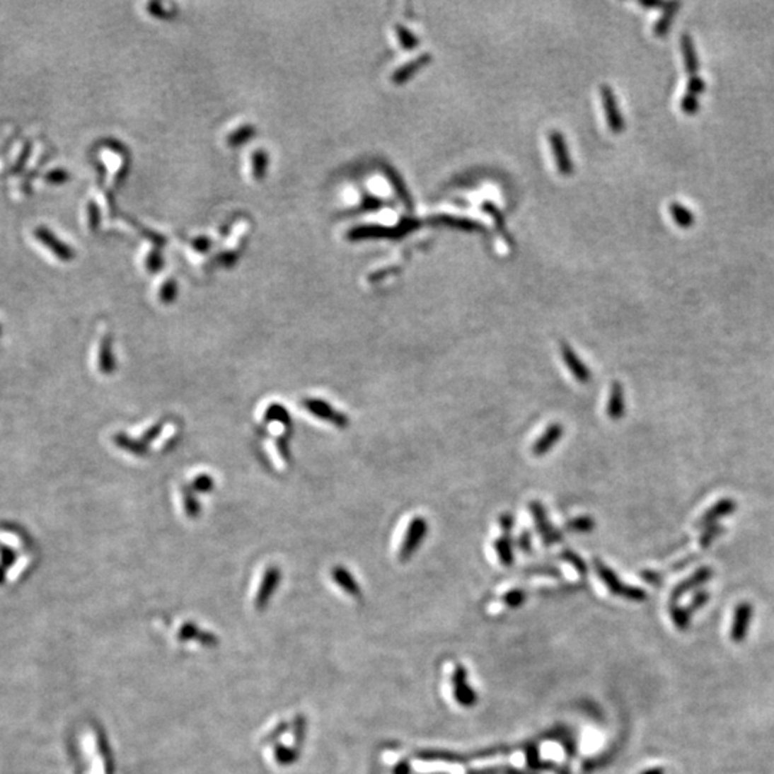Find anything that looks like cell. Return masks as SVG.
I'll return each instance as SVG.
<instances>
[{
    "mask_svg": "<svg viewBox=\"0 0 774 774\" xmlns=\"http://www.w3.org/2000/svg\"><path fill=\"white\" fill-rule=\"evenodd\" d=\"M429 62H430V54L424 53V54H422L420 58H417V59H415V61H412V62L403 65L398 72L393 74V76H392L393 83H396V85L405 83L409 78H412L420 68H423V67L427 65Z\"/></svg>",
    "mask_w": 774,
    "mask_h": 774,
    "instance_id": "16",
    "label": "cell"
},
{
    "mask_svg": "<svg viewBox=\"0 0 774 774\" xmlns=\"http://www.w3.org/2000/svg\"><path fill=\"white\" fill-rule=\"evenodd\" d=\"M567 562H570L572 567L577 568V571H579L581 574H585L587 572V565L585 562L582 561V558L579 555H577L575 552L572 550H564L562 555H561Z\"/></svg>",
    "mask_w": 774,
    "mask_h": 774,
    "instance_id": "29",
    "label": "cell"
},
{
    "mask_svg": "<svg viewBox=\"0 0 774 774\" xmlns=\"http://www.w3.org/2000/svg\"><path fill=\"white\" fill-rule=\"evenodd\" d=\"M333 578L350 595H354V596L360 595V588H359L357 582L354 581V578L345 568H335Z\"/></svg>",
    "mask_w": 774,
    "mask_h": 774,
    "instance_id": "21",
    "label": "cell"
},
{
    "mask_svg": "<svg viewBox=\"0 0 774 774\" xmlns=\"http://www.w3.org/2000/svg\"><path fill=\"white\" fill-rule=\"evenodd\" d=\"M751 613H753V610H751V606L749 603H741V605L737 606L736 621H734V625H733V637L736 640L743 638V635L746 633V628L749 625Z\"/></svg>",
    "mask_w": 774,
    "mask_h": 774,
    "instance_id": "20",
    "label": "cell"
},
{
    "mask_svg": "<svg viewBox=\"0 0 774 774\" xmlns=\"http://www.w3.org/2000/svg\"><path fill=\"white\" fill-rule=\"evenodd\" d=\"M396 32H398V37H399V42L402 43L403 49L412 50V49H415V47L417 46L419 40H417V37H416L409 29H406V28H403V26H398V28H396Z\"/></svg>",
    "mask_w": 774,
    "mask_h": 774,
    "instance_id": "27",
    "label": "cell"
},
{
    "mask_svg": "<svg viewBox=\"0 0 774 774\" xmlns=\"http://www.w3.org/2000/svg\"><path fill=\"white\" fill-rule=\"evenodd\" d=\"M426 533H427V521L423 516H415L408 526L403 543L400 546L399 558L402 562H406L413 557V554L422 545L423 539L426 538Z\"/></svg>",
    "mask_w": 774,
    "mask_h": 774,
    "instance_id": "2",
    "label": "cell"
},
{
    "mask_svg": "<svg viewBox=\"0 0 774 774\" xmlns=\"http://www.w3.org/2000/svg\"><path fill=\"white\" fill-rule=\"evenodd\" d=\"M549 142H550L552 152H554V156H555L558 171L562 175H571L574 171V165H572L571 155L567 148L564 135L558 131H552L549 134Z\"/></svg>",
    "mask_w": 774,
    "mask_h": 774,
    "instance_id": "7",
    "label": "cell"
},
{
    "mask_svg": "<svg viewBox=\"0 0 774 774\" xmlns=\"http://www.w3.org/2000/svg\"><path fill=\"white\" fill-rule=\"evenodd\" d=\"M642 6L645 8H659V6H664L662 4H658V2H641Z\"/></svg>",
    "mask_w": 774,
    "mask_h": 774,
    "instance_id": "39",
    "label": "cell"
},
{
    "mask_svg": "<svg viewBox=\"0 0 774 774\" xmlns=\"http://www.w3.org/2000/svg\"><path fill=\"white\" fill-rule=\"evenodd\" d=\"M625 393L624 387L620 381H613L610 389V398H608L606 415L613 420H620L625 415Z\"/></svg>",
    "mask_w": 774,
    "mask_h": 774,
    "instance_id": "10",
    "label": "cell"
},
{
    "mask_svg": "<svg viewBox=\"0 0 774 774\" xmlns=\"http://www.w3.org/2000/svg\"><path fill=\"white\" fill-rule=\"evenodd\" d=\"M279 579H280V572L277 570H270L267 571L264 579H262V585L260 588V591L257 592V596H255V610L257 611H262L268 599L271 598L275 587H277L279 584Z\"/></svg>",
    "mask_w": 774,
    "mask_h": 774,
    "instance_id": "11",
    "label": "cell"
},
{
    "mask_svg": "<svg viewBox=\"0 0 774 774\" xmlns=\"http://www.w3.org/2000/svg\"><path fill=\"white\" fill-rule=\"evenodd\" d=\"M723 532H724V528L720 524H715V525H711V526H707L705 529H703V533L700 536L701 548H708Z\"/></svg>",
    "mask_w": 774,
    "mask_h": 774,
    "instance_id": "26",
    "label": "cell"
},
{
    "mask_svg": "<svg viewBox=\"0 0 774 774\" xmlns=\"http://www.w3.org/2000/svg\"><path fill=\"white\" fill-rule=\"evenodd\" d=\"M680 6L681 5L678 2H671V4L664 5V12H662V15L659 16V19L657 21V23L654 26V33L658 37H662V36H666L669 33Z\"/></svg>",
    "mask_w": 774,
    "mask_h": 774,
    "instance_id": "15",
    "label": "cell"
},
{
    "mask_svg": "<svg viewBox=\"0 0 774 774\" xmlns=\"http://www.w3.org/2000/svg\"><path fill=\"white\" fill-rule=\"evenodd\" d=\"M387 177H389V180H391L393 188L396 190V192H398V195H399V198H400V200L408 205V208L410 209V208H412V200H410L409 191L406 190V187H405L403 181L400 180V177H399L395 171H392V170L387 171Z\"/></svg>",
    "mask_w": 774,
    "mask_h": 774,
    "instance_id": "25",
    "label": "cell"
},
{
    "mask_svg": "<svg viewBox=\"0 0 774 774\" xmlns=\"http://www.w3.org/2000/svg\"><path fill=\"white\" fill-rule=\"evenodd\" d=\"M177 637L181 640V641H190V640H197V641H201L200 644L205 645V647H215L218 645V638L211 634V633H207V631H202V630H198L194 624H184Z\"/></svg>",
    "mask_w": 774,
    "mask_h": 774,
    "instance_id": "13",
    "label": "cell"
},
{
    "mask_svg": "<svg viewBox=\"0 0 774 774\" xmlns=\"http://www.w3.org/2000/svg\"><path fill=\"white\" fill-rule=\"evenodd\" d=\"M434 221L440 224H446L451 227H456L463 231H479L480 226L472 219L468 218H459V216H437Z\"/></svg>",
    "mask_w": 774,
    "mask_h": 774,
    "instance_id": "22",
    "label": "cell"
},
{
    "mask_svg": "<svg viewBox=\"0 0 774 774\" xmlns=\"http://www.w3.org/2000/svg\"><path fill=\"white\" fill-rule=\"evenodd\" d=\"M525 601V592L521 591V589H515V591H511L505 595V602L511 606H516L519 603H522Z\"/></svg>",
    "mask_w": 774,
    "mask_h": 774,
    "instance_id": "33",
    "label": "cell"
},
{
    "mask_svg": "<svg viewBox=\"0 0 774 774\" xmlns=\"http://www.w3.org/2000/svg\"><path fill=\"white\" fill-rule=\"evenodd\" d=\"M669 209H670V214H671L673 219L676 221V224L680 226L681 229H690V227L694 226L695 215L686 205H683L680 202H671Z\"/></svg>",
    "mask_w": 774,
    "mask_h": 774,
    "instance_id": "19",
    "label": "cell"
},
{
    "mask_svg": "<svg viewBox=\"0 0 774 774\" xmlns=\"http://www.w3.org/2000/svg\"><path fill=\"white\" fill-rule=\"evenodd\" d=\"M707 599H708V594H707V592H700V594H698L697 596H694L693 605H694V606L697 608V606H700V605L705 603V602H707Z\"/></svg>",
    "mask_w": 774,
    "mask_h": 774,
    "instance_id": "38",
    "label": "cell"
},
{
    "mask_svg": "<svg viewBox=\"0 0 774 774\" xmlns=\"http://www.w3.org/2000/svg\"><path fill=\"white\" fill-rule=\"evenodd\" d=\"M67 178H68V174H67V171H62V170L52 171V173L47 175V180L52 181V183H54V184H61V183H64Z\"/></svg>",
    "mask_w": 774,
    "mask_h": 774,
    "instance_id": "37",
    "label": "cell"
},
{
    "mask_svg": "<svg viewBox=\"0 0 774 774\" xmlns=\"http://www.w3.org/2000/svg\"><path fill=\"white\" fill-rule=\"evenodd\" d=\"M274 760L280 766H289L297 761L299 758V750L296 747H286V746H277L274 749Z\"/></svg>",
    "mask_w": 774,
    "mask_h": 774,
    "instance_id": "23",
    "label": "cell"
},
{
    "mask_svg": "<svg viewBox=\"0 0 774 774\" xmlns=\"http://www.w3.org/2000/svg\"><path fill=\"white\" fill-rule=\"evenodd\" d=\"M736 509H737L736 501L727 499V497H724V499H720L718 502H715L711 508H708L700 516V519L695 522V526L698 529H705L707 526L718 524V521H720L722 518L730 516L732 514L736 512Z\"/></svg>",
    "mask_w": 774,
    "mask_h": 774,
    "instance_id": "5",
    "label": "cell"
},
{
    "mask_svg": "<svg viewBox=\"0 0 774 774\" xmlns=\"http://www.w3.org/2000/svg\"><path fill=\"white\" fill-rule=\"evenodd\" d=\"M410 227L409 224L408 226H402L400 229H386V227H377V226H373V227H362V229H357L353 231V237L354 238H366V237H373V238H377V237H399L402 234H405L406 231H409Z\"/></svg>",
    "mask_w": 774,
    "mask_h": 774,
    "instance_id": "14",
    "label": "cell"
},
{
    "mask_svg": "<svg viewBox=\"0 0 774 774\" xmlns=\"http://www.w3.org/2000/svg\"><path fill=\"white\" fill-rule=\"evenodd\" d=\"M645 774H661V771H647Z\"/></svg>",
    "mask_w": 774,
    "mask_h": 774,
    "instance_id": "40",
    "label": "cell"
},
{
    "mask_svg": "<svg viewBox=\"0 0 774 774\" xmlns=\"http://www.w3.org/2000/svg\"><path fill=\"white\" fill-rule=\"evenodd\" d=\"M681 110L683 112H686L687 115H694L697 110L700 109V102H698V96L695 95H691V93H687L681 98Z\"/></svg>",
    "mask_w": 774,
    "mask_h": 774,
    "instance_id": "28",
    "label": "cell"
},
{
    "mask_svg": "<svg viewBox=\"0 0 774 774\" xmlns=\"http://www.w3.org/2000/svg\"><path fill=\"white\" fill-rule=\"evenodd\" d=\"M561 356H562V360H564L567 369L571 371V374L574 376V379L578 383L587 384V383L591 381L592 373L589 371L587 364L579 359V356L575 353V350L570 346V343H565V342L561 343Z\"/></svg>",
    "mask_w": 774,
    "mask_h": 774,
    "instance_id": "6",
    "label": "cell"
},
{
    "mask_svg": "<svg viewBox=\"0 0 774 774\" xmlns=\"http://www.w3.org/2000/svg\"><path fill=\"white\" fill-rule=\"evenodd\" d=\"M705 91V82L697 75V76H691L688 83H687V93H691V95H701L703 92Z\"/></svg>",
    "mask_w": 774,
    "mask_h": 774,
    "instance_id": "31",
    "label": "cell"
},
{
    "mask_svg": "<svg viewBox=\"0 0 774 774\" xmlns=\"http://www.w3.org/2000/svg\"><path fill=\"white\" fill-rule=\"evenodd\" d=\"M565 526H567L568 531L575 532V533H588L595 528V521H594L592 516L582 515V516H577V518L568 521Z\"/></svg>",
    "mask_w": 774,
    "mask_h": 774,
    "instance_id": "24",
    "label": "cell"
},
{
    "mask_svg": "<svg viewBox=\"0 0 774 774\" xmlns=\"http://www.w3.org/2000/svg\"><path fill=\"white\" fill-rule=\"evenodd\" d=\"M287 729H289L287 723H286V722H282V723H280L277 727H275L271 733H268V736H267L262 741H264V743H272V741H275V740H277Z\"/></svg>",
    "mask_w": 774,
    "mask_h": 774,
    "instance_id": "35",
    "label": "cell"
},
{
    "mask_svg": "<svg viewBox=\"0 0 774 774\" xmlns=\"http://www.w3.org/2000/svg\"><path fill=\"white\" fill-rule=\"evenodd\" d=\"M483 209H485L486 212H489V214H490V215L493 216V219H495V223H496L497 229H501V231H502L504 237H505L507 240H509V236H508V234H507V231H505V224H504V219H502V215H501V212H497V211H496V208H495L493 205H490V204H485V205H483Z\"/></svg>",
    "mask_w": 774,
    "mask_h": 774,
    "instance_id": "32",
    "label": "cell"
},
{
    "mask_svg": "<svg viewBox=\"0 0 774 774\" xmlns=\"http://www.w3.org/2000/svg\"><path fill=\"white\" fill-rule=\"evenodd\" d=\"M35 236L43 246H46L58 258L65 260V261L74 258V251L71 250V247L64 244L57 236L52 234L46 227H37L35 230Z\"/></svg>",
    "mask_w": 774,
    "mask_h": 774,
    "instance_id": "9",
    "label": "cell"
},
{
    "mask_svg": "<svg viewBox=\"0 0 774 774\" xmlns=\"http://www.w3.org/2000/svg\"><path fill=\"white\" fill-rule=\"evenodd\" d=\"M712 575V571L710 568H700L694 575H691L690 578H687L684 582H681L674 591H673V598L677 599L680 598L683 594L694 589L695 587L707 582Z\"/></svg>",
    "mask_w": 774,
    "mask_h": 774,
    "instance_id": "17",
    "label": "cell"
},
{
    "mask_svg": "<svg viewBox=\"0 0 774 774\" xmlns=\"http://www.w3.org/2000/svg\"><path fill=\"white\" fill-rule=\"evenodd\" d=\"M529 511L532 514V519L536 525V529L542 538V542L545 545H554L562 541L561 532L552 525V522L548 518L546 509L539 501H531L529 502Z\"/></svg>",
    "mask_w": 774,
    "mask_h": 774,
    "instance_id": "3",
    "label": "cell"
},
{
    "mask_svg": "<svg viewBox=\"0 0 774 774\" xmlns=\"http://www.w3.org/2000/svg\"><path fill=\"white\" fill-rule=\"evenodd\" d=\"M599 91H601V99L603 103L608 127H610V129L614 134H621L625 129V122L621 115V110H620L618 100L614 91L608 85L601 86Z\"/></svg>",
    "mask_w": 774,
    "mask_h": 774,
    "instance_id": "4",
    "label": "cell"
},
{
    "mask_svg": "<svg viewBox=\"0 0 774 774\" xmlns=\"http://www.w3.org/2000/svg\"><path fill=\"white\" fill-rule=\"evenodd\" d=\"M499 524L502 526V531L504 533H508L511 535L512 533V528H514V516L509 515V514H504L499 519Z\"/></svg>",
    "mask_w": 774,
    "mask_h": 774,
    "instance_id": "36",
    "label": "cell"
},
{
    "mask_svg": "<svg viewBox=\"0 0 774 774\" xmlns=\"http://www.w3.org/2000/svg\"><path fill=\"white\" fill-rule=\"evenodd\" d=\"M294 726V739H296V743L297 744H301L303 740L306 739V727H307V723H306V717L299 714L296 717V720L293 723Z\"/></svg>",
    "mask_w": 774,
    "mask_h": 774,
    "instance_id": "30",
    "label": "cell"
},
{
    "mask_svg": "<svg viewBox=\"0 0 774 774\" xmlns=\"http://www.w3.org/2000/svg\"><path fill=\"white\" fill-rule=\"evenodd\" d=\"M495 550L497 558L505 567H511L514 564V546L511 535L504 533L501 538H497L495 541Z\"/></svg>",
    "mask_w": 774,
    "mask_h": 774,
    "instance_id": "18",
    "label": "cell"
},
{
    "mask_svg": "<svg viewBox=\"0 0 774 774\" xmlns=\"http://www.w3.org/2000/svg\"><path fill=\"white\" fill-rule=\"evenodd\" d=\"M595 570H596V574L599 575V578L605 582V585L610 588L611 592L617 594V595H621L624 598H628V599H633V601H642L645 599V592L640 588H635V587H630V585H624L618 577L616 575V572H613L610 568H608L602 561L599 560H595Z\"/></svg>",
    "mask_w": 774,
    "mask_h": 774,
    "instance_id": "1",
    "label": "cell"
},
{
    "mask_svg": "<svg viewBox=\"0 0 774 774\" xmlns=\"http://www.w3.org/2000/svg\"><path fill=\"white\" fill-rule=\"evenodd\" d=\"M518 546L521 548V550L524 552V554H531V552H532V538H531V533L528 531H524L519 535Z\"/></svg>",
    "mask_w": 774,
    "mask_h": 774,
    "instance_id": "34",
    "label": "cell"
},
{
    "mask_svg": "<svg viewBox=\"0 0 774 774\" xmlns=\"http://www.w3.org/2000/svg\"><path fill=\"white\" fill-rule=\"evenodd\" d=\"M562 436H564L562 424L561 423H550L548 426V429L539 436V439L533 444L532 454L536 458H541V456L546 455L562 439Z\"/></svg>",
    "mask_w": 774,
    "mask_h": 774,
    "instance_id": "8",
    "label": "cell"
},
{
    "mask_svg": "<svg viewBox=\"0 0 774 774\" xmlns=\"http://www.w3.org/2000/svg\"><path fill=\"white\" fill-rule=\"evenodd\" d=\"M680 43H681V50H683L684 65H686L687 74L690 75V78L697 76L700 64H698V57H697V50H695V45H694L693 37L688 33H684V35H681Z\"/></svg>",
    "mask_w": 774,
    "mask_h": 774,
    "instance_id": "12",
    "label": "cell"
}]
</instances>
